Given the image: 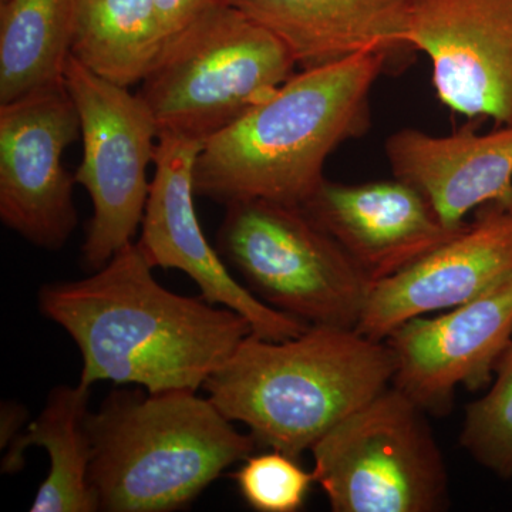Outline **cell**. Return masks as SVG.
Instances as JSON below:
<instances>
[{
	"label": "cell",
	"mask_w": 512,
	"mask_h": 512,
	"mask_svg": "<svg viewBox=\"0 0 512 512\" xmlns=\"http://www.w3.org/2000/svg\"><path fill=\"white\" fill-rule=\"evenodd\" d=\"M153 269L133 242L93 275L40 289V313L80 350L83 386L198 392L252 335L237 312L168 291Z\"/></svg>",
	"instance_id": "1"
},
{
	"label": "cell",
	"mask_w": 512,
	"mask_h": 512,
	"mask_svg": "<svg viewBox=\"0 0 512 512\" xmlns=\"http://www.w3.org/2000/svg\"><path fill=\"white\" fill-rule=\"evenodd\" d=\"M392 59L366 52L301 70L202 144L195 194L231 204L303 205L325 181L330 154L370 128V96Z\"/></svg>",
	"instance_id": "2"
},
{
	"label": "cell",
	"mask_w": 512,
	"mask_h": 512,
	"mask_svg": "<svg viewBox=\"0 0 512 512\" xmlns=\"http://www.w3.org/2000/svg\"><path fill=\"white\" fill-rule=\"evenodd\" d=\"M386 342L356 329L309 326L302 335H249L207 380L208 399L256 444L301 458L330 429L392 383Z\"/></svg>",
	"instance_id": "3"
},
{
	"label": "cell",
	"mask_w": 512,
	"mask_h": 512,
	"mask_svg": "<svg viewBox=\"0 0 512 512\" xmlns=\"http://www.w3.org/2000/svg\"><path fill=\"white\" fill-rule=\"evenodd\" d=\"M90 484L99 511L188 507L258 446L208 397L190 390H116L90 413Z\"/></svg>",
	"instance_id": "4"
},
{
	"label": "cell",
	"mask_w": 512,
	"mask_h": 512,
	"mask_svg": "<svg viewBox=\"0 0 512 512\" xmlns=\"http://www.w3.org/2000/svg\"><path fill=\"white\" fill-rule=\"evenodd\" d=\"M284 43L232 5L168 36L140 83L158 136L205 141L241 119L295 74Z\"/></svg>",
	"instance_id": "5"
},
{
	"label": "cell",
	"mask_w": 512,
	"mask_h": 512,
	"mask_svg": "<svg viewBox=\"0 0 512 512\" xmlns=\"http://www.w3.org/2000/svg\"><path fill=\"white\" fill-rule=\"evenodd\" d=\"M218 251L276 311L311 326L356 329L373 284L302 205H225Z\"/></svg>",
	"instance_id": "6"
},
{
	"label": "cell",
	"mask_w": 512,
	"mask_h": 512,
	"mask_svg": "<svg viewBox=\"0 0 512 512\" xmlns=\"http://www.w3.org/2000/svg\"><path fill=\"white\" fill-rule=\"evenodd\" d=\"M316 484L335 512H436L448 505L443 454L424 410L387 387L312 447Z\"/></svg>",
	"instance_id": "7"
},
{
	"label": "cell",
	"mask_w": 512,
	"mask_h": 512,
	"mask_svg": "<svg viewBox=\"0 0 512 512\" xmlns=\"http://www.w3.org/2000/svg\"><path fill=\"white\" fill-rule=\"evenodd\" d=\"M82 130L83 158L74 177L89 192L93 217L82 247L84 262L100 269L133 244L150 192L158 128L146 104L128 87L107 82L72 55L64 70Z\"/></svg>",
	"instance_id": "8"
},
{
	"label": "cell",
	"mask_w": 512,
	"mask_h": 512,
	"mask_svg": "<svg viewBox=\"0 0 512 512\" xmlns=\"http://www.w3.org/2000/svg\"><path fill=\"white\" fill-rule=\"evenodd\" d=\"M80 136L64 80L0 104V220L35 247L59 251L79 224L63 154Z\"/></svg>",
	"instance_id": "9"
},
{
	"label": "cell",
	"mask_w": 512,
	"mask_h": 512,
	"mask_svg": "<svg viewBox=\"0 0 512 512\" xmlns=\"http://www.w3.org/2000/svg\"><path fill=\"white\" fill-rule=\"evenodd\" d=\"M201 148V141L168 134L158 136L156 171L138 247L153 268L184 272L200 288L205 301L247 319L252 335L268 340L302 335L311 325L256 298L228 271L220 251H215L205 237L194 205V170Z\"/></svg>",
	"instance_id": "10"
},
{
	"label": "cell",
	"mask_w": 512,
	"mask_h": 512,
	"mask_svg": "<svg viewBox=\"0 0 512 512\" xmlns=\"http://www.w3.org/2000/svg\"><path fill=\"white\" fill-rule=\"evenodd\" d=\"M407 42L429 57L443 106L512 124V0H416Z\"/></svg>",
	"instance_id": "11"
},
{
	"label": "cell",
	"mask_w": 512,
	"mask_h": 512,
	"mask_svg": "<svg viewBox=\"0 0 512 512\" xmlns=\"http://www.w3.org/2000/svg\"><path fill=\"white\" fill-rule=\"evenodd\" d=\"M392 350V384L424 412H444L457 387L493 380L512 342V274L470 301L417 316L384 340Z\"/></svg>",
	"instance_id": "12"
},
{
	"label": "cell",
	"mask_w": 512,
	"mask_h": 512,
	"mask_svg": "<svg viewBox=\"0 0 512 512\" xmlns=\"http://www.w3.org/2000/svg\"><path fill=\"white\" fill-rule=\"evenodd\" d=\"M511 274L512 195L478 208L446 244L376 282L356 330L384 342L407 320L461 305Z\"/></svg>",
	"instance_id": "13"
},
{
	"label": "cell",
	"mask_w": 512,
	"mask_h": 512,
	"mask_svg": "<svg viewBox=\"0 0 512 512\" xmlns=\"http://www.w3.org/2000/svg\"><path fill=\"white\" fill-rule=\"evenodd\" d=\"M302 207L373 284L416 264L466 227H448L426 197L399 178L362 184L325 178Z\"/></svg>",
	"instance_id": "14"
},
{
	"label": "cell",
	"mask_w": 512,
	"mask_h": 512,
	"mask_svg": "<svg viewBox=\"0 0 512 512\" xmlns=\"http://www.w3.org/2000/svg\"><path fill=\"white\" fill-rule=\"evenodd\" d=\"M384 151L394 178L420 191L448 227H463L471 211L512 195V124L448 136L402 128Z\"/></svg>",
	"instance_id": "15"
},
{
	"label": "cell",
	"mask_w": 512,
	"mask_h": 512,
	"mask_svg": "<svg viewBox=\"0 0 512 512\" xmlns=\"http://www.w3.org/2000/svg\"><path fill=\"white\" fill-rule=\"evenodd\" d=\"M274 33L296 67L316 69L366 52H412L407 33L416 0H231Z\"/></svg>",
	"instance_id": "16"
},
{
	"label": "cell",
	"mask_w": 512,
	"mask_h": 512,
	"mask_svg": "<svg viewBox=\"0 0 512 512\" xmlns=\"http://www.w3.org/2000/svg\"><path fill=\"white\" fill-rule=\"evenodd\" d=\"M90 387L57 386L47 397L45 409L8 446L2 473L15 474L25 464L29 447L45 448L49 474L37 490L32 512L99 511L90 484L92 440L89 433Z\"/></svg>",
	"instance_id": "17"
},
{
	"label": "cell",
	"mask_w": 512,
	"mask_h": 512,
	"mask_svg": "<svg viewBox=\"0 0 512 512\" xmlns=\"http://www.w3.org/2000/svg\"><path fill=\"white\" fill-rule=\"evenodd\" d=\"M167 39L156 0H77L72 56L107 82H143Z\"/></svg>",
	"instance_id": "18"
},
{
	"label": "cell",
	"mask_w": 512,
	"mask_h": 512,
	"mask_svg": "<svg viewBox=\"0 0 512 512\" xmlns=\"http://www.w3.org/2000/svg\"><path fill=\"white\" fill-rule=\"evenodd\" d=\"M77 0L0 2V104L62 83Z\"/></svg>",
	"instance_id": "19"
},
{
	"label": "cell",
	"mask_w": 512,
	"mask_h": 512,
	"mask_svg": "<svg viewBox=\"0 0 512 512\" xmlns=\"http://www.w3.org/2000/svg\"><path fill=\"white\" fill-rule=\"evenodd\" d=\"M488 393L468 404L460 443L495 476L512 477V342L495 367Z\"/></svg>",
	"instance_id": "20"
},
{
	"label": "cell",
	"mask_w": 512,
	"mask_h": 512,
	"mask_svg": "<svg viewBox=\"0 0 512 512\" xmlns=\"http://www.w3.org/2000/svg\"><path fill=\"white\" fill-rule=\"evenodd\" d=\"M239 493L259 512H295L308 500L316 483L313 471L284 451L251 454L234 474Z\"/></svg>",
	"instance_id": "21"
},
{
	"label": "cell",
	"mask_w": 512,
	"mask_h": 512,
	"mask_svg": "<svg viewBox=\"0 0 512 512\" xmlns=\"http://www.w3.org/2000/svg\"><path fill=\"white\" fill-rule=\"evenodd\" d=\"M156 5L165 33L171 36L204 13L231 5V0H156Z\"/></svg>",
	"instance_id": "22"
},
{
	"label": "cell",
	"mask_w": 512,
	"mask_h": 512,
	"mask_svg": "<svg viewBox=\"0 0 512 512\" xmlns=\"http://www.w3.org/2000/svg\"><path fill=\"white\" fill-rule=\"evenodd\" d=\"M26 419V412L20 404H2V448L9 446L20 434V427Z\"/></svg>",
	"instance_id": "23"
}]
</instances>
